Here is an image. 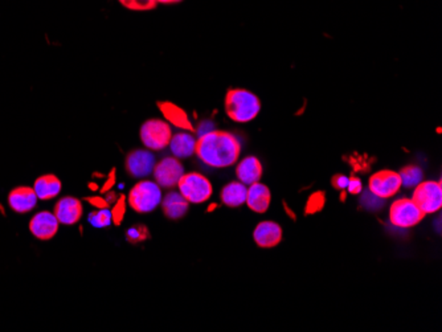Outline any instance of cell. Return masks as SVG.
Segmentation results:
<instances>
[{"label":"cell","instance_id":"ffe728a7","mask_svg":"<svg viewBox=\"0 0 442 332\" xmlns=\"http://www.w3.org/2000/svg\"><path fill=\"white\" fill-rule=\"evenodd\" d=\"M246 194H248V188L245 184L238 183V182H232L221 189L220 196L226 206L235 208V206H243L245 203Z\"/></svg>","mask_w":442,"mask_h":332},{"label":"cell","instance_id":"2e32d148","mask_svg":"<svg viewBox=\"0 0 442 332\" xmlns=\"http://www.w3.org/2000/svg\"><path fill=\"white\" fill-rule=\"evenodd\" d=\"M236 174L243 184L250 186L260 182L263 176V166L257 157H248L237 166Z\"/></svg>","mask_w":442,"mask_h":332},{"label":"cell","instance_id":"1f68e13d","mask_svg":"<svg viewBox=\"0 0 442 332\" xmlns=\"http://www.w3.org/2000/svg\"><path fill=\"white\" fill-rule=\"evenodd\" d=\"M114 183H116V170H113V171L110 172V175H109L108 182L105 183V186L102 187V189H101V192H102V194H105V192H108L109 189H110L111 187L114 186Z\"/></svg>","mask_w":442,"mask_h":332},{"label":"cell","instance_id":"3957f363","mask_svg":"<svg viewBox=\"0 0 442 332\" xmlns=\"http://www.w3.org/2000/svg\"><path fill=\"white\" fill-rule=\"evenodd\" d=\"M162 203V192L157 183L143 180L131 188L128 206L138 214H150Z\"/></svg>","mask_w":442,"mask_h":332},{"label":"cell","instance_id":"d4e9b609","mask_svg":"<svg viewBox=\"0 0 442 332\" xmlns=\"http://www.w3.org/2000/svg\"><path fill=\"white\" fill-rule=\"evenodd\" d=\"M111 221V212L106 209H99L97 212H92L89 215V223L96 228H106Z\"/></svg>","mask_w":442,"mask_h":332},{"label":"cell","instance_id":"ac0fdd59","mask_svg":"<svg viewBox=\"0 0 442 332\" xmlns=\"http://www.w3.org/2000/svg\"><path fill=\"white\" fill-rule=\"evenodd\" d=\"M33 191L40 200H50L59 195L61 192V182L59 177L55 175L40 176L36 179Z\"/></svg>","mask_w":442,"mask_h":332},{"label":"cell","instance_id":"d6a6232c","mask_svg":"<svg viewBox=\"0 0 442 332\" xmlns=\"http://www.w3.org/2000/svg\"><path fill=\"white\" fill-rule=\"evenodd\" d=\"M106 194V201L109 204H113L117 201V195L114 192H105Z\"/></svg>","mask_w":442,"mask_h":332},{"label":"cell","instance_id":"30bf717a","mask_svg":"<svg viewBox=\"0 0 442 332\" xmlns=\"http://www.w3.org/2000/svg\"><path fill=\"white\" fill-rule=\"evenodd\" d=\"M155 160L148 150H134L126 157V170L133 177H145L154 171Z\"/></svg>","mask_w":442,"mask_h":332},{"label":"cell","instance_id":"9a60e30c","mask_svg":"<svg viewBox=\"0 0 442 332\" xmlns=\"http://www.w3.org/2000/svg\"><path fill=\"white\" fill-rule=\"evenodd\" d=\"M246 204L255 214H265L270 204V191L265 184L253 183L246 194Z\"/></svg>","mask_w":442,"mask_h":332},{"label":"cell","instance_id":"484cf974","mask_svg":"<svg viewBox=\"0 0 442 332\" xmlns=\"http://www.w3.org/2000/svg\"><path fill=\"white\" fill-rule=\"evenodd\" d=\"M326 203V197H324V192H315L313 195L310 196V199L307 200V204H306L305 214L306 215H314L316 212L322 211V208Z\"/></svg>","mask_w":442,"mask_h":332},{"label":"cell","instance_id":"603a6c76","mask_svg":"<svg viewBox=\"0 0 442 332\" xmlns=\"http://www.w3.org/2000/svg\"><path fill=\"white\" fill-rule=\"evenodd\" d=\"M150 237V232L146 225L136 224L133 225L128 232H126V240L130 244H138L142 243L145 240H148Z\"/></svg>","mask_w":442,"mask_h":332},{"label":"cell","instance_id":"cb8c5ba5","mask_svg":"<svg viewBox=\"0 0 442 332\" xmlns=\"http://www.w3.org/2000/svg\"><path fill=\"white\" fill-rule=\"evenodd\" d=\"M119 3L131 11L154 10L158 6L157 0H118Z\"/></svg>","mask_w":442,"mask_h":332},{"label":"cell","instance_id":"f1b7e54d","mask_svg":"<svg viewBox=\"0 0 442 332\" xmlns=\"http://www.w3.org/2000/svg\"><path fill=\"white\" fill-rule=\"evenodd\" d=\"M85 201H88L90 206H96L99 209H106L109 208L108 201L106 199H102V197H97V196H93V197H85Z\"/></svg>","mask_w":442,"mask_h":332},{"label":"cell","instance_id":"8992f818","mask_svg":"<svg viewBox=\"0 0 442 332\" xmlns=\"http://www.w3.org/2000/svg\"><path fill=\"white\" fill-rule=\"evenodd\" d=\"M413 203L428 215L440 211L442 206V186L440 182H421L416 186Z\"/></svg>","mask_w":442,"mask_h":332},{"label":"cell","instance_id":"9c48e42d","mask_svg":"<svg viewBox=\"0 0 442 332\" xmlns=\"http://www.w3.org/2000/svg\"><path fill=\"white\" fill-rule=\"evenodd\" d=\"M368 186L374 195L379 196L382 199H388L396 195L397 191L400 189L402 177L393 171L384 170L371 176Z\"/></svg>","mask_w":442,"mask_h":332},{"label":"cell","instance_id":"4fadbf2b","mask_svg":"<svg viewBox=\"0 0 442 332\" xmlns=\"http://www.w3.org/2000/svg\"><path fill=\"white\" fill-rule=\"evenodd\" d=\"M9 204L16 214H28L38 204V196L33 188L19 187L11 191Z\"/></svg>","mask_w":442,"mask_h":332},{"label":"cell","instance_id":"e0dca14e","mask_svg":"<svg viewBox=\"0 0 442 332\" xmlns=\"http://www.w3.org/2000/svg\"><path fill=\"white\" fill-rule=\"evenodd\" d=\"M163 214L171 220H177L187 214L188 201L179 192H168L162 200Z\"/></svg>","mask_w":442,"mask_h":332},{"label":"cell","instance_id":"6da1fadb","mask_svg":"<svg viewBox=\"0 0 442 332\" xmlns=\"http://www.w3.org/2000/svg\"><path fill=\"white\" fill-rule=\"evenodd\" d=\"M241 153V143L226 131H208L197 140L195 154L206 165L215 168L232 166Z\"/></svg>","mask_w":442,"mask_h":332},{"label":"cell","instance_id":"836d02e7","mask_svg":"<svg viewBox=\"0 0 442 332\" xmlns=\"http://www.w3.org/2000/svg\"><path fill=\"white\" fill-rule=\"evenodd\" d=\"M183 0H157L158 4H175V3H180Z\"/></svg>","mask_w":442,"mask_h":332},{"label":"cell","instance_id":"7c38bea8","mask_svg":"<svg viewBox=\"0 0 442 332\" xmlns=\"http://www.w3.org/2000/svg\"><path fill=\"white\" fill-rule=\"evenodd\" d=\"M55 216L59 220L60 224L73 225L79 223V218L84 214L82 203L74 197H62L55 206Z\"/></svg>","mask_w":442,"mask_h":332},{"label":"cell","instance_id":"f546056e","mask_svg":"<svg viewBox=\"0 0 442 332\" xmlns=\"http://www.w3.org/2000/svg\"><path fill=\"white\" fill-rule=\"evenodd\" d=\"M348 192L350 194H353V195H356V194H360V191H362V182L359 180V179H356V177H351L350 180H348Z\"/></svg>","mask_w":442,"mask_h":332},{"label":"cell","instance_id":"52a82bcc","mask_svg":"<svg viewBox=\"0 0 442 332\" xmlns=\"http://www.w3.org/2000/svg\"><path fill=\"white\" fill-rule=\"evenodd\" d=\"M424 216L425 214L409 199L396 200L389 211L391 223L400 228H411L419 224L423 220Z\"/></svg>","mask_w":442,"mask_h":332},{"label":"cell","instance_id":"5b68a950","mask_svg":"<svg viewBox=\"0 0 442 332\" xmlns=\"http://www.w3.org/2000/svg\"><path fill=\"white\" fill-rule=\"evenodd\" d=\"M172 138V131L170 125L160 119H148L140 127L142 143L148 150L159 151L170 146Z\"/></svg>","mask_w":442,"mask_h":332},{"label":"cell","instance_id":"7402d4cb","mask_svg":"<svg viewBox=\"0 0 442 332\" xmlns=\"http://www.w3.org/2000/svg\"><path fill=\"white\" fill-rule=\"evenodd\" d=\"M399 175L402 177V186L407 188L416 187L423 180V171L421 168L416 166L404 167Z\"/></svg>","mask_w":442,"mask_h":332},{"label":"cell","instance_id":"277c9868","mask_svg":"<svg viewBox=\"0 0 442 332\" xmlns=\"http://www.w3.org/2000/svg\"><path fill=\"white\" fill-rule=\"evenodd\" d=\"M180 194L192 204H200L206 201L212 196V184L209 180L200 174L191 172L183 175L177 182Z\"/></svg>","mask_w":442,"mask_h":332},{"label":"cell","instance_id":"44dd1931","mask_svg":"<svg viewBox=\"0 0 442 332\" xmlns=\"http://www.w3.org/2000/svg\"><path fill=\"white\" fill-rule=\"evenodd\" d=\"M159 108L163 111L165 117L167 118L170 122H172L175 126L191 128V123L188 122L187 116L182 109L177 108L172 104H160Z\"/></svg>","mask_w":442,"mask_h":332},{"label":"cell","instance_id":"d6986e66","mask_svg":"<svg viewBox=\"0 0 442 332\" xmlns=\"http://www.w3.org/2000/svg\"><path fill=\"white\" fill-rule=\"evenodd\" d=\"M170 148L175 157L179 159H186L195 154L197 139L186 133H180L171 138Z\"/></svg>","mask_w":442,"mask_h":332},{"label":"cell","instance_id":"8fae6325","mask_svg":"<svg viewBox=\"0 0 442 332\" xmlns=\"http://www.w3.org/2000/svg\"><path fill=\"white\" fill-rule=\"evenodd\" d=\"M59 220L55 214L48 211H43L32 217L30 221V231L36 238L47 241L53 238L59 231Z\"/></svg>","mask_w":442,"mask_h":332},{"label":"cell","instance_id":"ba28073f","mask_svg":"<svg viewBox=\"0 0 442 332\" xmlns=\"http://www.w3.org/2000/svg\"><path fill=\"white\" fill-rule=\"evenodd\" d=\"M184 175V167L177 157H165L154 167V176L157 184L163 188H172Z\"/></svg>","mask_w":442,"mask_h":332},{"label":"cell","instance_id":"83f0119b","mask_svg":"<svg viewBox=\"0 0 442 332\" xmlns=\"http://www.w3.org/2000/svg\"><path fill=\"white\" fill-rule=\"evenodd\" d=\"M362 203L367 209L377 211L384 206V199L379 196L374 195L371 191H367L362 197Z\"/></svg>","mask_w":442,"mask_h":332},{"label":"cell","instance_id":"5bb4252c","mask_svg":"<svg viewBox=\"0 0 442 332\" xmlns=\"http://www.w3.org/2000/svg\"><path fill=\"white\" fill-rule=\"evenodd\" d=\"M253 238L260 248H273L282 240V229L277 223L264 221L257 225Z\"/></svg>","mask_w":442,"mask_h":332},{"label":"cell","instance_id":"7a4b0ae2","mask_svg":"<svg viewBox=\"0 0 442 332\" xmlns=\"http://www.w3.org/2000/svg\"><path fill=\"white\" fill-rule=\"evenodd\" d=\"M261 110L258 97L245 89H229L226 96L228 117L238 123L253 121Z\"/></svg>","mask_w":442,"mask_h":332},{"label":"cell","instance_id":"4dcf8cb0","mask_svg":"<svg viewBox=\"0 0 442 332\" xmlns=\"http://www.w3.org/2000/svg\"><path fill=\"white\" fill-rule=\"evenodd\" d=\"M348 180H350V179L343 175L334 176V179H333V186H334L336 189H344L346 187L348 186Z\"/></svg>","mask_w":442,"mask_h":332},{"label":"cell","instance_id":"4316f807","mask_svg":"<svg viewBox=\"0 0 442 332\" xmlns=\"http://www.w3.org/2000/svg\"><path fill=\"white\" fill-rule=\"evenodd\" d=\"M126 212V197L123 195H119V199L116 201L114 208L111 211V220L116 225H121L123 216Z\"/></svg>","mask_w":442,"mask_h":332}]
</instances>
